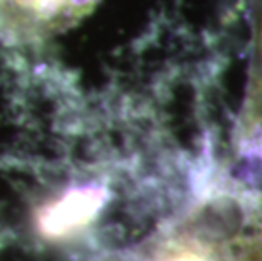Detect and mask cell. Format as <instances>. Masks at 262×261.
<instances>
[{
    "label": "cell",
    "mask_w": 262,
    "mask_h": 261,
    "mask_svg": "<svg viewBox=\"0 0 262 261\" xmlns=\"http://www.w3.org/2000/svg\"><path fill=\"white\" fill-rule=\"evenodd\" d=\"M102 0H0V43L42 41L71 29Z\"/></svg>",
    "instance_id": "6da1fadb"
},
{
    "label": "cell",
    "mask_w": 262,
    "mask_h": 261,
    "mask_svg": "<svg viewBox=\"0 0 262 261\" xmlns=\"http://www.w3.org/2000/svg\"><path fill=\"white\" fill-rule=\"evenodd\" d=\"M257 51H259V68H255V75L250 80V87L255 88H262V19H260V27H259V43H257Z\"/></svg>",
    "instance_id": "3957f363"
},
{
    "label": "cell",
    "mask_w": 262,
    "mask_h": 261,
    "mask_svg": "<svg viewBox=\"0 0 262 261\" xmlns=\"http://www.w3.org/2000/svg\"><path fill=\"white\" fill-rule=\"evenodd\" d=\"M107 202L98 185L75 187L39 212V231L49 239H66L88 227Z\"/></svg>",
    "instance_id": "7a4b0ae2"
}]
</instances>
